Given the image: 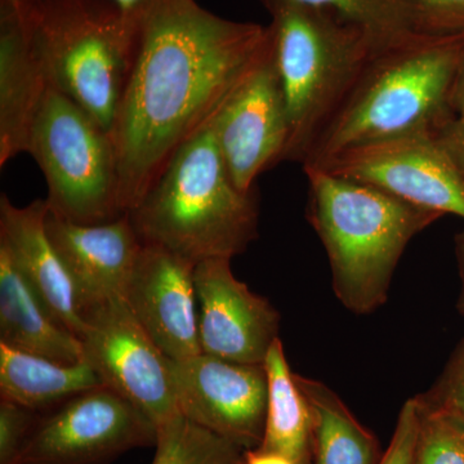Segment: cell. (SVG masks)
Listing matches in <instances>:
<instances>
[{
    "label": "cell",
    "instance_id": "obj_1",
    "mask_svg": "<svg viewBox=\"0 0 464 464\" xmlns=\"http://www.w3.org/2000/svg\"><path fill=\"white\" fill-rule=\"evenodd\" d=\"M130 20L133 60L111 137L124 213L183 143L212 121L271 44L268 26L217 16L197 0H150Z\"/></svg>",
    "mask_w": 464,
    "mask_h": 464
},
{
    "label": "cell",
    "instance_id": "obj_2",
    "mask_svg": "<svg viewBox=\"0 0 464 464\" xmlns=\"http://www.w3.org/2000/svg\"><path fill=\"white\" fill-rule=\"evenodd\" d=\"M464 57V30L424 33L375 48L304 159L323 167L344 150L440 133Z\"/></svg>",
    "mask_w": 464,
    "mask_h": 464
},
{
    "label": "cell",
    "instance_id": "obj_3",
    "mask_svg": "<svg viewBox=\"0 0 464 464\" xmlns=\"http://www.w3.org/2000/svg\"><path fill=\"white\" fill-rule=\"evenodd\" d=\"M128 215L143 243L163 246L195 265L234 258L258 237L255 191L235 185L213 119L177 150Z\"/></svg>",
    "mask_w": 464,
    "mask_h": 464
},
{
    "label": "cell",
    "instance_id": "obj_4",
    "mask_svg": "<svg viewBox=\"0 0 464 464\" xmlns=\"http://www.w3.org/2000/svg\"><path fill=\"white\" fill-rule=\"evenodd\" d=\"M304 170L307 218L328 255L335 295L351 313H373L389 298L408 244L442 216L322 168Z\"/></svg>",
    "mask_w": 464,
    "mask_h": 464
},
{
    "label": "cell",
    "instance_id": "obj_5",
    "mask_svg": "<svg viewBox=\"0 0 464 464\" xmlns=\"http://www.w3.org/2000/svg\"><path fill=\"white\" fill-rule=\"evenodd\" d=\"M271 17L275 66L285 100L283 161L304 163L375 50L362 29L295 0H261Z\"/></svg>",
    "mask_w": 464,
    "mask_h": 464
},
{
    "label": "cell",
    "instance_id": "obj_6",
    "mask_svg": "<svg viewBox=\"0 0 464 464\" xmlns=\"http://www.w3.org/2000/svg\"><path fill=\"white\" fill-rule=\"evenodd\" d=\"M48 82L111 133L133 60L134 26L109 0H21Z\"/></svg>",
    "mask_w": 464,
    "mask_h": 464
},
{
    "label": "cell",
    "instance_id": "obj_7",
    "mask_svg": "<svg viewBox=\"0 0 464 464\" xmlns=\"http://www.w3.org/2000/svg\"><path fill=\"white\" fill-rule=\"evenodd\" d=\"M26 154L44 174L52 215L79 225L103 224L125 215L111 133L51 83Z\"/></svg>",
    "mask_w": 464,
    "mask_h": 464
},
{
    "label": "cell",
    "instance_id": "obj_8",
    "mask_svg": "<svg viewBox=\"0 0 464 464\" xmlns=\"http://www.w3.org/2000/svg\"><path fill=\"white\" fill-rule=\"evenodd\" d=\"M317 168L415 207L464 218V163L438 133L364 143Z\"/></svg>",
    "mask_w": 464,
    "mask_h": 464
},
{
    "label": "cell",
    "instance_id": "obj_9",
    "mask_svg": "<svg viewBox=\"0 0 464 464\" xmlns=\"http://www.w3.org/2000/svg\"><path fill=\"white\" fill-rule=\"evenodd\" d=\"M158 427L106 386L39 415L18 464H110L137 448L155 447Z\"/></svg>",
    "mask_w": 464,
    "mask_h": 464
},
{
    "label": "cell",
    "instance_id": "obj_10",
    "mask_svg": "<svg viewBox=\"0 0 464 464\" xmlns=\"http://www.w3.org/2000/svg\"><path fill=\"white\" fill-rule=\"evenodd\" d=\"M84 360L103 386L143 411L157 427L179 413L169 357L137 322L121 295L83 310Z\"/></svg>",
    "mask_w": 464,
    "mask_h": 464
},
{
    "label": "cell",
    "instance_id": "obj_11",
    "mask_svg": "<svg viewBox=\"0 0 464 464\" xmlns=\"http://www.w3.org/2000/svg\"><path fill=\"white\" fill-rule=\"evenodd\" d=\"M177 405L192 422L249 450L261 447L267 413L264 364H240L199 353L170 360Z\"/></svg>",
    "mask_w": 464,
    "mask_h": 464
},
{
    "label": "cell",
    "instance_id": "obj_12",
    "mask_svg": "<svg viewBox=\"0 0 464 464\" xmlns=\"http://www.w3.org/2000/svg\"><path fill=\"white\" fill-rule=\"evenodd\" d=\"M213 121L235 185L244 192L255 191L259 174L283 161L289 142L288 112L275 66L273 41Z\"/></svg>",
    "mask_w": 464,
    "mask_h": 464
},
{
    "label": "cell",
    "instance_id": "obj_13",
    "mask_svg": "<svg viewBox=\"0 0 464 464\" xmlns=\"http://www.w3.org/2000/svg\"><path fill=\"white\" fill-rule=\"evenodd\" d=\"M231 259L210 258L195 266L201 353L240 364H264L279 338V313L235 277Z\"/></svg>",
    "mask_w": 464,
    "mask_h": 464
},
{
    "label": "cell",
    "instance_id": "obj_14",
    "mask_svg": "<svg viewBox=\"0 0 464 464\" xmlns=\"http://www.w3.org/2000/svg\"><path fill=\"white\" fill-rule=\"evenodd\" d=\"M195 264L155 244L143 243L121 298L170 360L201 353Z\"/></svg>",
    "mask_w": 464,
    "mask_h": 464
},
{
    "label": "cell",
    "instance_id": "obj_15",
    "mask_svg": "<svg viewBox=\"0 0 464 464\" xmlns=\"http://www.w3.org/2000/svg\"><path fill=\"white\" fill-rule=\"evenodd\" d=\"M45 230L85 307L121 295L143 241L130 215L96 225H79L48 213Z\"/></svg>",
    "mask_w": 464,
    "mask_h": 464
},
{
    "label": "cell",
    "instance_id": "obj_16",
    "mask_svg": "<svg viewBox=\"0 0 464 464\" xmlns=\"http://www.w3.org/2000/svg\"><path fill=\"white\" fill-rule=\"evenodd\" d=\"M48 213L50 208L45 200L16 207L3 194L0 246L7 250L24 279L54 319L81 340L84 332L83 314L72 277L45 230Z\"/></svg>",
    "mask_w": 464,
    "mask_h": 464
},
{
    "label": "cell",
    "instance_id": "obj_17",
    "mask_svg": "<svg viewBox=\"0 0 464 464\" xmlns=\"http://www.w3.org/2000/svg\"><path fill=\"white\" fill-rule=\"evenodd\" d=\"M47 75L16 8H0V167L27 152Z\"/></svg>",
    "mask_w": 464,
    "mask_h": 464
},
{
    "label": "cell",
    "instance_id": "obj_18",
    "mask_svg": "<svg viewBox=\"0 0 464 464\" xmlns=\"http://www.w3.org/2000/svg\"><path fill=\"white\" fill-rule=\"evenodd\" d=\"M0 343L65 364L84 360L81 340L54 319L2 246Z\"/></svg>",
    "mask_w": 464,
    "mask_h": 464
},
{
    "label": "cell",
    "instance_id": "obj_19",
    "mask_svg": "<svg viewBox=\"0 0 464 464\" xmlns=\"http://www.w3.org/2000/svg\"><path fill=\"white\" fill-rule=\"evenodd\" d=\"M100 386L102 382L85 360L65 364L0 343V399L44 413Z\"/></svg>",
    "mask_w": 464,
    "mask_h": 464
},
{
    "label": "cell",
    "instance_id": "obj_20",
    "mask_svg": "<svg viewBox=\"0 0 464 464\" xmlns=\"http://www.w3.org/2000/svg\"><path fill=\"white\" fill-rule=\"evenodd\" d=\"M311 411L310 464H378L377 439L322 382L297 374Z\"/></svg>",
    "mask_w": 464,
    "mask_h": 464
},
{
    "label": "cell",
    "instance_id": "obj_21",
    "mask_svg": "<svg viewBox=\"0 0 464 464\" xmlns=\"http://www.w3.org/2000/svg\"><path fill=\"white\" fill-rule=\"evenodd\" d=\"M267 413L261 449L276 451L299 464H310L311 411L306 396L286 360L280 338L266 355Z\"/></svg>",
    "mask_w": 464,
    "mask_h": 464
},
{
    "label": "cell",
    "instance_id": "obj_22",
    "mask_svg": "<svg viewBox=\"0 0 464 464\" xmlns=\"http://www.w3.org/2000/svg\"><path fill=\"white\" fill-rule=\"evenodd\" d=\"M362 29L375 48L424 33H440L417 0H295Z\"/></svg>",
    "mask_w": 464,
    "mask_h": 464
},
{
    "label": "cell",
    "instance_id": "obj_23",
    "mask_svg": "<svg viewBox=\"0 0 464 464\" xmlns=\"http://www.w3.org/2000/svg\"><path fill=\"white\" fill-rule=\"evenodd\" d=\"M152 464H241L244 449L179 411L158 427Z\"/></svg>",
    "mask_w": 464,
    "mask_h": 464
},
{
    "label": "cell",
    "instance_id": "obj_24",
    "mask_svg": "<svg viewBox=\"0 0 464 464\" xmlns=\"http://www.w3.org/2000/svg\"><path fill=\"white\" fill-rule=\"evenodd\" d=\"M417 404L420 429L415 464H464V423Z\"/></svg>",
    "mask_w": 464,
    "mask_h": 464
},
{
    "label": "cell",
    "instance_id": "obj_25",
    "mask_svg": "<svg viewBox=\"0 0 464 464\" xmlns=\"http://www.w3.org/2000/svg\"><path fill=\"white\" fill-rule=\"evenodd\" d=\"M415 399L420 405L451 415L464 423V341L431 389Z\"/></svg>",
    "mask_w": 464,
    "mask_h": 464
},
{
    "label": "cell",
    "instance_id": "obj_26",
    "mask_svg": "<svg viewBox=\"0 0 464 464\" xmlns=\"http://www.w3.org/2000/svg\"><path fill=\"white\" fill-rule=\"evenodd\" d=\"M38 411L0 399V464H18L38 423Z\"/></svg>",
    "mask_w": 464,
    "mask_h": 464
},
{
    "label": "cell",
    "instance_id": "obj_27",
    "mask_svg": "<svg viewBox=\"0 0 464 464\" xmlns=\"http://www.w3.org/2000/svg\"><path fill=\"white\" fill-rule=\"evenodd\" d=\"M420 429V415L417 400L409 399L400 411L390 447L378 464H415Z\"/></svg>",
    "mask_w": 464,
    "mask_h": 464
},
{
    "label": "cell",
    "instance_id": "obj_28",
    "mask_svg": "<svg viewBox=\"0 0 464 464\" xmlns=\"http://www.w3.org/2000/svg\"><path fill=\"white\" fill-rule=\"evenodd\" d=\"M438 134L464 163V57L451 91L447 123Z\"/></svg>",
    "mask_w": 464,
    "mask_h": 464
},
{
    "label": "cell",
    "instance_id": "obj_29",
    "mask_svg": "<svg viewBox=\"0 0 464 464\" xmlns=\"http://www.w3.org/2000/svg\"><path fill=\"white\" fill-rule=\"evenodd\" d=\"M440 33L464 30V0H417Z\"/></svg>",
    "mask_w": 464,
    "mask_h": 464
},
{
    "label": "cell",
    "instance_id": "obj_30",
    "mask_svg": "<svg viewBox=\"0 0 464 464\" xmlns=\"http://www.w3.org/2000/svg\"><path fill=\"white\" fill-rule=\"evenodd\" d=\"M243 464H299L292 458L276 453V451L264 450L261 448L249 449L244 451Z\"/></svg>",
    "mask_w": 464,
    "mask_h": 464
},
{
    "label": "cell",
    "instance_id": "obj_31",
    "mask_svg": "<svg viewBox=\"0 0 464 464\" xmlns=\"http://www.w3.org/2000/svg\"><path fill=\"white\" fill-rule=\"evenodd\" d=\"M458 271H459L460 293L458 298V310L464 314V230L458 234L456 239Z\"/></svg>",
    "mask_w": 464,
    "mask_h": 464
},
{
    "label": "cell",
    "instance_id": "obj_32",
    "mask_svg": "<svg viewBox=\"0 0 464 464\" xmlns=\"http://www.w3.org/2000/svg\"><path fill=\"white\" fill-rule=\"evenodd\" d=\"M115 5L127 20H130L150 0H109Z\"/></svg>",
    "mask_w": 464,
    "mask_h": 464
},
{
    "label": "cell",
    "instance_id": "obj_33",
    "mask_svg": "<svg viewBox=\"0 0 464 464\" xmlns=\"http://www.w3.org/2000/svg\"><path fill=\"white\" fill-rule=\"evenodd\" d=\"M21 0H0V8H17Z\"/></svg>",
    "mask_w": 464,
    "mask_h": 464
},
{
    "label": "cell",
    "instance_id": "obj_34",
    "mask_svg": "<svg viewBox=\"0 0 464 464\" xmlns=\"http://www.w3.org/2000/svg\"><path fill=\"white\" fill-rule=\"evenodd\" d=\"M241 464H243V463H241Z\"/></svg>",
    "mask_w": 464,
    "mask_h": 464
}]
</instances>
